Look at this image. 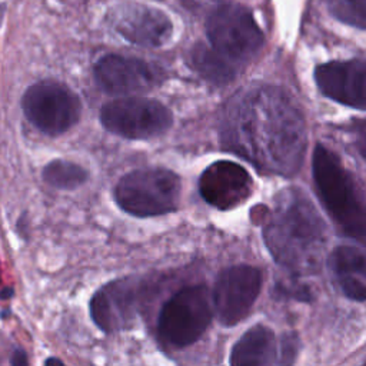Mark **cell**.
Wrapping results in <instances>:
<instances>
[{
    "mask_svg": "<svg viewBox=\"0 0 366 366\" xmlns=\"http://www.w3.org/2000/svg\"><path fill=\"white\" fill-rule=\"evenodd\" d=\"M12 363L13 365H27V358H26V355L23 353V352H16L15 355H13V358H12Z\"/></svg>",
    "mask_w": 366,
    "mask_h": 366,
    "instance_id": "cell-22",
    "label": "cell"
},
{
    "mask_svg": "<svg viewBox=\"0 0 366 366\" xmlns=\"http://www.w3.org/2000/svg\"><path fill=\"white\" fill-rule=\"evenodd\" d=\"M146 285L130 277L102 286L90 299V317L105 334L130 327L139 313Z\"/></svg>",
    "mask_w": 366,
    "mask_h": 366,
    "instance_id": "cell-10",
    "label": "cell"
},
{
    "mask_svg": "<svg viewBox=\"0 0 366 366\" xmlns=\"http://www.w3.org/2000/svg\"><path fill=\"white\" fill-rule=\"evenodd\" d=\"M206 32L212 48L238 65L256 56L265 43L253 15L235 5L216 9L206 22Z\"/></svg>",
    "mask_w": 366,
    "mask_h": 366,
    "instance_id": "cell-7",
    "label": "cell"
},
{
    "mask_svg": "<svg viewBox=\"0 0 366 366\" xmlns=\"http://www.w3.org/2000/svg\"><path fill=\"white\" fill-rule=\"evenodd\" d=\"M101 122L108 132L123 139L148 141L172 127L173 113L156 99L123 96L102 106Z\"/></svg>",
    "mask_w": 366,
    "mask_h": 366,
    "instance_id": "cell-6",
    "label": "cell"
},
{
    "mask_svg": "<svg viewBox=\"0 0 366 366\" xmlns=\"http://www.w3.org/2000/svg\"><path fill=\"white\" fill-rule=\"evenodd\" d=\"M180 177L163 168L136 169L120 177L115 188L118 206L136 217H153L177 210Z\"/></svg>",
    "mask_w": 366,
    "mask_h": 366,
    "instance_id": "cell-4",
    "label": "cell"
},
{
    "mask_svg": "<svg viewBox=\"0 0 366 366\" xmlns=\"http://www.w3.org/2000/svg\"><path fill=\"white\" fill-rule=\"evenodd\" d=\"M212 316V296L206 285L182 288L160 309L159 341L172 349L188 348L203 336Z\"/></svg>",
    "mask_w": 366,
    "mask_h": 366,
    "instance_id": "cell-5",
    "label": "cell"
},
{
    "mask_svg": "<svg viewBox=\"0 0 366 366\" xmlns=\"http://www.w3.org/2000/svg\"><path fill=\"white\" fill-rule=\"evenodd\" d=\"M277 291H278V296H282V298H291V299L303 301V302H309L312 299V295L305 285L278 284Z\"/></svg>",
    "mask_w": 366,
    "mask_h": 366,
    "instance_id": "cell-21",
    "label": "cell"
},
{
    "mask_svg": "<svg viewBox=\"0 0 366 366\" xmlns=\"http://www.w3.org/2000/svg\"><path fill=\"white\" fill-rule=\"evenodd\" d=\"M329 9L338 20L360 30L366 27V0H331Z\"/></svg>",
    "mask_w": 366,
    "mask_h": 366,
    "instance_id": "cell-19",
    "label": "cell"
},
{
    "mask_svg": "<svg viewBox=\"0 0 366 366\" xmlns=\"http://www.w3.org/2000/svg\"><path fill=\"white\" fill-rule=\"evenodd\" d=\"M191 63L194 69L208 82L225 84L232 82L238 75V63L225 58L206 44H196L191 52Z\"/></svg>",
    "mask_w": 366,
    "mask_h": 366,
    "instance_id": "cell-17",
    "label": "cell"
},
{
    "mask_svg": "<svg viewBox=\"0 0 366 366\" xmlns=\"http://www.w3.org/2000/svg\"><path fill=\"white\" fill-rule=\"evenodd\" d=\"M262 289V273L251 265L223 269L216 278L212 305L222 327L231 328L249 316Z\"/></svg>",
    "mask_w": 366,
    "mask_h": 366,
    "instance_id": "cell-9",
    "label": "cell"
},
{
    "mask_svg": "<svg viewBox=\"0 0 366 366\" xmlns=\"http://www.w3.org/2000/svg\"><path fill=\"white\" fill-rule=\"evenodd\" d=\"M312 175L319 199L341 232L359 244H365V203L353 175L322 144H317L313 151Z\"/></svg>",
    "mask_w": 366,
    "mask_h": 366,
    "instance_id": "cell-3",
    "label": "cell"
},
{
    "mask_svg": "<svg viewBox=\"0 0 366 366\" xmlns=\"http://www.w3.org/2000/svg\"><path fill=\"white\" fill-rule=\"evenodd\" d=\"M116 30L133 44L142 48H159L172 37L173 25L158 9L130 6L118 16Z\"/></svg>",
    "mask_w": 366,
    "mask_h": 366,
    "instance_id": "cell-14",
    "label": "cell"
},
{
    "mask_svg": "<svg viewBox=\"0 0 366 366\" xmlns=\"http://www.w3.org/2000/svg\"><path fill=\"white\" fill-rule=\"evenodd\" d=\"M13 295V289H5L0 292V299H9V296Z\"/></svg>",
    "mask_w": 366,
    "mask_h": 366,
    "instance_id": "cell-23",
    "label": "cell"
},
{
    "mask_svg": "<svg viewBox=\"0 0 366 366\" xmlns=\"http://www.w3.org/2000/svg\"><path fill=\"white\" fill-rule=\"evenodd\" d=\"M22 108L27 120L42 133L59 136L80 119L82 105L73 92L52 80L30 86L23 95Z\"/></svg>",
    "mask_w": 366,
    "mask_h": 366,
    "instance_id": "cell-8",
    "label": "cell"
},
{
    "mask_svg": "<svg viewBox=\"0 0 366 366\" xmlns=\"http://www.w3.org/2000/svg\"><path fill=\"white\" fill-rule=\"evenodd\" d=\"M94 73L98 86L113 96L142 94L160 82L159 72L145 61L119 55L103 56L95 65Z\"/></svg>",
    "mask_w": 366,
    "mask_h": 366,
    "instance_id": "cell-12",
    "label": "cell"
},
{
    "mask_svg": "<svg viewBox=\"0 0 366 366\" xmlns=\"http://www.w3.org/2000/svg\"><path fill=\"white\" fill-rule=\"evenodd\" d=\"M298 352H299V336L296 334H285L279 341V362H278V365L294 363Z\"/></svg>",
    "mask_w": 366,
    "mask_h": 366,
    "instance_id": "cell-20",
    "label": "cell"
},
{
    "mask_svg": "<svg viewBox=\"0 0 366 366\" xmlns=\"http://www.w3.org/2000/svg\"><path fill=\"white\" fill-rule=\"evenodd\" d=\"M365 62L353 59L329 62L315 69V82L325 98L343 106L365 111Z\"/></svg>",
    "mask_w": 366,
    "mask_h": 366,
    "instance_id": "cell-13",
    "label": "cell"
},
{
    "mask_svg": "<svg viewBox=\"0 0 366 366\" xmlns=\"http://www.w3.org/2000/svg\"><path fill=\"white\" fill-rule=\"evenodd\" d=\"M89 173L82 166L68 160H53L43 169V180L61 191H73L87 180Z\"/></svg>",
    "mask_w": 366,
    "mask_h": 366,
    "instance_id": "cell-18",
    "label": "cell"
},
{
    "mask_svg": "<svg viewBox=\"0 0 366 366\" xmlns=\"http://www.w3.org/2000/svg\"><path fill=\"white\" fill-rule=\"evenodd\" d=\"M220 139L226 151L265 173L294 176L302 168L308 133L302 112L285 90L246 89L227 102Z\"/></svg>",
    "mask_w": 366,
    "mask_h": 366,
    "instance_id": "cell-1",
    "label": "cell"
},
{
    "mask_svg": "<svg viewBox=\"0 0 366 366\" xmlns=\"http://www.w3.org/2000/svg\"><path fill=\"white\" fill-rule=\"evenodd\" d=\"M232 366H263L279 362V342L274 332L263 325L246 331L234 345L229 359Z\"/></svg>",
    "mask_w": 366,
    "mask_h": 366,
    "instance_id": "cell-16",
    "label": "cell"
},
{
    "mask_svg": "<svg viewBox=\"0 0 366 366\" xmlns=\"http://www.w3.org/2000/svg\"><path fill=\"white\" fill-rule=\"evenodd\" d=\"M263 241L273 260L295 274L322 267L328 227L301 189L282 191L263 227Z\"/></svg>",
    "mask_w": 366,
    "mask_h": 366,
    "instance_id": "cell-2",
    "label": "cell"
},
{
    "mask_svg": "<svg viewBox=\"0 0 366 366\" xmlns=\"http://www.w3.org/2000/svg\"><path fill=\"white\" fill-rule=\"evenodd\" d=\"M44 363L46 365H63V362L61 359H58V358H51V359L46 360Z\"/></svg>",
    "mask_w": 366,
    "mask_h": 366,
    "instance_id": "cell-24",
    "label": "cell"
},
{
    "mask_svg": "<svg viewBox=\"0 0 366 366\" xmlns=\"http://www.w3.org/2000/svg\"><path fill=\"white\" fill-rule=\"evenodd\" d=\"M252 192L253 180L249 172L231 160L212 163L199 177L202 199L219 210H229L245 203Z\"/></svg>",
    "mask_w": 366,
    "mask_h": 366,
    "instance_id": "cell-11",
    "label": "cell"
},
{
    "mask_svg": "<svg viewBox=\"0 0 366 366\" xmlns=\"http://www.w3.org/2000/svg\"><path fill=\"white\" fill-rule=\"evenodd\" d=\"M329 262L342 294L351 301L363 302L366 298V260L362 249L341 245L334 249Z\"/></svg>",
    "mask_w": 366,
    "mask_h": 366,
    "instance_id": "cell-15",
    "label": "cell"
}]
</instances>
